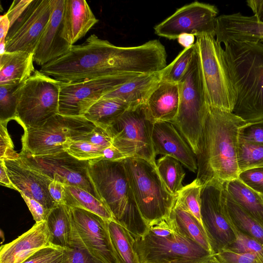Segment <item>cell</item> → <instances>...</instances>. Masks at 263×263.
<instances>
[{"label":"cell","mask_w":263,"mask_h":263,"mask_svg":"<svg viewBox=\"0 0 263 263\" xmlns=\"http://www.w3.org/2000/svg\"><path fill=\"white\" fill-rule=\"evenodd\" d=\"M30 211L35 223L45 221L50 212L36 200L21 194Z\"/></svg>","instance_id":"cell-47"},{"label":"cell","mask_w":263,"mask_h":263,"mask_svg":"<svg viewBox=\"0 0 263 263\" xmlns=\"http://www.w3.org/2000/svg\"><path fill=\"white\" fill-rule=\"evenodd\" d=\"M262 195V199H263V194H262V195Z\"/></svg>","instance_id":"cell-57"},{"label":"cell","mask_w":263,"mask_h":263,"mask_svg":"<svg viewBox=\"0 0 263 263\" xmlns=\"http://www.w3.org/2000/svg\"><path fill=\"white\" fill-rule=\"evenodd\" d=\"M0 166L1 184L16 191L15 187L12 184L9 177L3 160H0Z\"/></svg>","instance_id":"cell-53"},{"label":"cell","mask_w":263,"mask_h":263,"mask_svg":"<svg viewBox=\"0 0 263 263\" xmlns=\"http://www.w3.org/2000/svg\"><path fill=\"white\" fill-rule=\"evenodd\" d=\"M7 124V123L1 122L0 160H13L20 158V154H17L14 150L12 142L6 128Z\"/></svg>","instance_id":"cell-46"},{"label":"cell","mask_w":263,"mask_h":263,"mask_svg":"<svg viewBox=\"0 0 263 263\" xmlns=\"http://www.w3.org/2000/svg\"><path fill=\"white\" fill-rule=\"evenodd\" d=\"M246 124L232 112L209 106L196 154L198 183L238 178V134Z\"/></svg>","instance_id":"cell-2"},{"label":"cell","mask_w":263,"mask_h":263,"mask_svg":"<svg viewBox=\"0 0 263 263\" xmlns=\"http://www.w3.org/2000/svg\"><path fill=\"white\" fill-rule=\"evenodd\" d=\"M154 122L146 104L142 103L130 106L106 129L112 145L126 157L156 164L152 138Z\"/></svg>","instance_id":"cell-9"},{"label":"cell","mask_w":263,"mask_h":263,"mask_svg":"<svg viewBox=\"0 0 263 263\" xmlns=\"http://www.w3.org/2000/svg\"><path fill=\"white\" fill-rule=\"evenodd\" d=\"M22 83L0 85V122L7 123L11 120H16L17 92Z\"/></svg>","instance_id":"cell-38"},{"label":"cell","mask_w":263,"mask_h":263,"mask_svg":"<svg viewBox=\"0 0 263 263\" xmlns=\"http://www.w3.org/2000/svg\"><path fill=\"white\" fill-rule=\"evenodd\" d=\"M61 83L40 70L22 83L17 92L16 120L24 129L41 126L59 114Z\"/></svg>","instance_id":"cell-8"},{"label":"cell","mask_w":263,"mask_h":263,"mask_svg":"<svg viewBox=\"0 0 263 263\" xmlns=\"http://www.w3.org/2000/svg\"><path fill=\"white\" fill-rule=\"evenodd\" d=\"M65 0H53V10L33 53L34 62L43 66L64 55L72 46L63 33V15Z\"/></svg>","instance_id":"cell-19"},{"label":"cell","mask_w":263,"mask_h":263,"mask_svg":"<svg viewBox=\"0 0 263 263\" xmlns=\"http://www.w3.org/2000/svg\"><path fill=\"white\" fill-rule=\"evenodd\" d=\"M96 125L84 116L57 114L43 125L24 129L23 150L32 155L55 154L64 151L67 141L91 132Z\"/></svg>","instance_id":"cell-10"},{"label":"cell","mask_w":263,"mask_h":263,"mask_svg":"<svg viewBox=\"0 0 263 263\" xmlns=\"http://www.w3.org/2000/svg\"><path fill=\"white\" fill-rule=\"evenodd\" d=\"M20 156L28 165L52 181L81 187L103 201L89 175V160H79L65 151L55 154L34 156L22 149Z\"/></svg>","instance_id":"cell-13"},{"label":"cell","mask_w":263,"mask_h":263,"mask_svg":"<svg viewBox=\"0 0 263 263\" xmlns=\"http://www.w3.org/2000/svg\"><path fill=\"white\" fill-rule=\"evenodd\" d=\"M237 160L239 173L263 167V145L238 140Z\"/></svg>","instance_id":"cell-34"},{"label":"cell","mask_w":263,"mask_h":263,"mask_svg":"<svg viewBox=\"0 0 263 263\" xmlns=\"http://www.w3.org/2000/svg\"><path fill=\"white\" fill-rule=\"evenodd\" d=\"M196 49L195 43L184 48L162 71L161 80L178 84L185 75Z\"/></svg>","instance_id":"cell-36"},{"label":"cell","mask_w":263,"mask_h":263,"mask_svg":"<svg viewBox=\"0 0 263 263\" xmlns=\"http://www.w3.org/2000/svg\"><path fill=\"white\" fill-rule=\"evenodd\" d=\"M52 246L65 249L69 246L72 231L70 208L63 204L52 209L46 219Z\"/></svg>","instance_id":"cell-28"},{"label":"cell","mask_w":263,"mask_h":263,"mask_svg":"<svg viewBox=\"0 0 263 263\" xmlns=\"http://www.w3.org/2000/svg\"><path fill=\"white\" fill-rule=\"evenodd\" d=\"M64 187L66 205L90 211L107 221L115 220L111 212L103 201L81 187L67 185H64Z\"/></svg>","instance_id":"cell-30"},{"label":"cell","mask_w":263,"mask_h":263,"mask_svg":"<svg viewBox=\"0 0 263 263\" xmlns=\"http://www.w3.org/2000/svg\"><path fill=\"white\" fill-rule=\"evenodd\" d=\"M180 103L178 84L161 80L145 104L149 114L156 121L173 122Z\"/></svg>","instance_id":"cell-23"},{"label":"cell","mask_w":263,"mask_h":263,"mask_svg":"<svg viewBox=\"0 0 263 263\" xmlns=\"http://www.w3.org/2000/svg\"><path fill=\"white\" fill-rule=\"evenodd\" d=\"M238 140L263 145V120L242 126L239 130Z\"/></svg>","instance_id":"cell-43"},{"label":"cell","mask_w":263,"mask_h":263,"mask_svg":"<svg viewBox=\"0 0 263 263\" xmlns=\"http://www.w3.org/2000/svg\"><path fill=\"white\" fill-rule=\"evenodd\" d=\"M48 190L51 198L57 204H65V191L62 183L53 180L50 183Z\"/></svg>","instance_id":"cell-49"},{"label":"cell","mask_w":263,"mask_h":263,"mask_svg":"<svg viewBox=\"0 0 263 263\" xmlns=\"http://www.w3.org/2000/svg\"><path fill=\"white\" fill-rule=\"evenodd\" d=\"M64 250L54 246L45 247L34 253L22 263H50L61 257Z\"/></svg>","instance_id":"cell-45"},{"label":"cell","mask_w":263,"mask_h":263,"mask_svg":"<svg viewBox=\"0 0 263 263\" xmlns=\"http://www.w3.org/2000/svg\"><path fill=\"white\" fill-rule=\"evenodd\" d=\"M178 85L179 107L173 123L196 155L209 108L196 46L190 64Z\"/></svg>","instance_id":"cell-6"},{"label":"cell","mask_w":263,"mask_h":263,"mask_svg":"<svg viewBox=\"0 0 263 263\" xmlns=\"http://www.w3.org/2000/svg\"><path fill=\"white\" fill-rule=\"evenodd\" d=\"M72 141H81L104 148L112 145V139L106 129L96 126L90 132L84 134Z\"/></svg>","instance_id":"cell-42"},{"label":"cell","mask_w":263,"mask_h":263,"mask_svg":"<svg viewBox=\"0 0 263 263\" xmlns=\"http://www.w3.org/2000/svg\"><path fill=\"white\" fill-rule=\"evenodd\" d=\"M231 228L235 237V240L233 244L228 248L237 253L263 252V245L259 241L239 231L234 224Z\"/></svg>","instance_id":"cell-41"},{"label":"cell","mask_w":263,"mask_h":263,"mask_svg":"<svg viewBox=\"0 0 263 263\" xmlns=\"http://www.w3.org/2000/svg\"><path fill=\"white\" fill-rule=\"evenodd\" d=\"M107 226L118 263H139L129 232L115 220L107 221Z\"/></svg>","instance_id":"cell-31"},{"label":"cell","mask_w":263,"mask_h":263,"mask_svg":"<svg viewBox=\"0 0 263 263\" xmlns=\"http://www.w3.org/2000/svg\"><path fill=\"white\" fill-rule=\"evenodd\" d=\"M130 106L120 100L103 97L92 105L84 116L96 126L106 129Z\"/></svg>","instance_id":"cell-29"},{"label":"cell","mask_w":263,"mask_h":263,"mask_svg":"<svg viewBox=\"0 0 263 263\" xmlns=\"http://www.w3.org/2000/svg\"><path fill=\"white\" fill-rule=\"evenodd\" d=\"M152 138L156 155L170 156L191 172L197 171L196 155L172 122H155Z\"/></svg>","instance_id":"cell-20"},{"label":"cell","mask_w":263,"mask_h":263,"mask_svg":"<svg viewBox=\"0 0 263 263\" xmlns=\"http://www.w3.org/2000/svg\"><path fill=\"white\" fill-rule=\"evenodd\" d=\"M62 263L105 262L96 258L88 251L72 224L71 241L69 247L64 250Z\"/></svg>","instance_id":"cell-37"},{"label":"cell","mask_w":263,"mask_h":263,"mask_svg":"<svg viewBox=\"0 0 263 263\" xmlns=\"http://www.w3.org/2000/svg\"><path fill=\"white\" fill-rule=\"evenodd\" d=\"M10 27V23L6 14L1 15L0 17V43H6V39Z\"/></svg>","instance_id":"cell-52"},{"label":"cell","mask_w":263,"mask_h":263,"mask_svg":"<svg viewBox=\"0 0 263 263\" xmlns=\"http://www.w3.org/2000/svg\"><path fill=\"white\" fill-rule=\"evenodd\" d=\"M69 208L72 224L88 251L105 263H118L107 221L90 211Z\"/></svg>","instance_id":"cell-17"},{"label":"cell","mask_w":263,"mask_h":263,"mask_svg":"<svg viewBox=\"0 0 263 263\" xmlns=\"http://www.w3.org/2000/svg\"><path fill=\"white\" fill-rule=\"evenodd\" d=\"M217 8L211 4L194 1L178 9L156 25L155 34L169 40L177 39L182 34L198 36L203 34L215 36Z\"/></svg>","instance_id":"cell-15"},{"label":"cell","mask_w":263,"mask_h":263,"mask_svg":"<svg viewBox=\"0 0 263 263\" xmlns=\"http://www.w3.org/2000/svg\"><path fill=\"white\" fill-rule=\"evenodd\" d=\"M33 53L5 52L0 55V85L20 84L35 70Z\"/></svg>","instance_id":"cell-25"},{"label":"cell","mask_w":263,"mask_h":263,"mask_svg":"<svg viewBox=\"0 0 263 263\" xmlns=\"http://www.w3.org/2000/svg\"><path fill=\"white\" fill-rule=\"evenodd\" d=\"M223 44L235 94L232 112L246 123L263 120V44L228 41Z\"/></svg>","instance_id":"cell-3"},{"label":"cell","mask_w":263,"mask_h":263,"mask_svg":"<svg viewBox=\"0 0 263 263\" xmlns=\"http://www.w3.org/2000/svg\"><path fill=\"white\" fill-rule=\"evenodd\" d=\"M168 218L182 235L213 254L203 224L193 215L175 203Z\"/></svg>","instance_id":"cell-27"},{"label":"cell","mask_w":263,"mask_h":263,"mask_svg":"<svg viewBox=\"0 0 263 263\" xmlns=\"http://www.w3.org/2000/svg\"><path fill=\"white\" fill-rule=\"evenodd\" d=\"M195 44L208 106L232 112L235 94L224 49L212 35L196 36Z\"/></svg>","instance_id":"cell-7"},{"label":"cell","mask_w":263,"mask_h":263,"mask_svg":"<svg viewBox=\"0 0 263 263\" xmlns=\"http://www.w3.org/2000/svg\"><path fill=\"white\" fill-rule=\"evenodd\" d=\"M162 71L139 75L108 92L103 98L117 99L130 106L145 103L161 81Z\"/></svg>","instance_id":"cell-24"},{"label":"cell","mask_w":263,"mask_h":263,"mask_svg":"<svg viewBox=\"0 0 263 263\" xmlns=\"http://www.w3.org/2000/svg\"><path fill=\"white\" fill-rule=\"evenodd\" d=\"M156 167L167 189L176 197L184 186L182 181L185 174L180 163L170 156H163L157 160Z\"/></svg>","instance_id":"cell-33"},{"label":"cell","mask_w":263,"mask_h":263,"mask_svg":"<svg viewBox=\"0 0 263 263\" xmlns=\"http://www.w3.org/2000/svg\"><path fill=\"white\" fill-rule=\"evenodd\" d=\"M247 4L258 21L263 23V0L247 1Z\"/></svg>","instance_id":"cell-51"},{"label":"cell","mask_w":263,"mask_h":263,"mask_svg":"<svg viewBox=\"0 0 263 263\" xmlns=\"http://www.w3.org/2000/svg\"><path fill=\"white\" fill-rule=\"evenodd\" d=\"M238 178L254 191L263 194V167L240 172Z\"/></svg>","instance_id":"cell-44"},{"label":"cell","mask_w":263,"mask_h":263,"mask_svg":"<svg viewBox=\"0 0 263 263\" xmlns=\"http://www.w3.org/2000/svg\"><path fill=\"white\" fill-rule=\"evenodd\" d=\"M223 187L229 196L263 227L262 195L238 178L223 181Z\"/></svg>","instance_id":"cell-26"},{"label":"cell","mask_w":263,"mask_h":263,"mask_svg":"<svg viewBox=\"0 0 263 263\" xmlns=\"http://www.w3.org/2000/svg\"><path fill=\"white\" fill-rule=\"evenodd\" d=\"M161 63V49L155 40L120 47L93 34L40 71L59 81L71 82L125 73H155L160 70Z\"/></svg>","instance_id":"cell-1"},{"label":"cell","mask_w":263,"mask_h":263,"mask_svg":"<svg viewBox=\"0 0 263 263\" xmlns=\"http://www.w3.org/2000/svg\"><path fill=\"white\" fill-rule=\"evenodd\" d=\"M174 227V233L167 236L147 232L134 240L139 263H204L213 255Z\"/></svg>","instance_id":"cell-11"},{"label":"cell","mask_w":263,"mask_h":263,"mask_svg":"<svg viewBox=\"0 0 263 263\" xmlns=\"http://www.w3.org/2000/svg\"><path fill=\"white\" fill-rule=\"evenodd\" d=\"M201 216L213 254L231 247L235 240L224 202L223 181L213 180L202 186Z\"/></svg>","instance_id":"cell-14"},{"label":"cell","mask_w":263,"mask_h":263,"mask_svg":"<svg viewBox=\"0 0 263 263\" xmlns=\"http://www.w3.org/2000/svg\"><path fill=\"white\" fill-rule=\"evenodd\" d=\"M214 255L221 263H263V252L237 253L226 248Z\"/></svg>","instance_id":"cell-40"},{"label":"cell","mask_w":263,"mask_h":263,"mask_svg":"<svg viewBox=\"0 0 263 263\" xmlns=\"http://www.w3.org/2000/svg\"><path fill=\"white\" fill-rule=\"evenodd\" d=\"M202 186L195 179L178 193L175 203L193 215L202 224L201 216Z\"/></svg>","instance_id":"cell-35"},{"label":"cell","mask_w":263,"mask_h":263,"mask_svg":"<svg viewBox=\"0 0 263 263\" xmlns=\"http://www.w3.org/2000/svg\"><path fill=\"white\" fill-rule=\"evenodd\" d=\"M63 255L61 257H59L57 259H56V260H54L52 262H50V263H62V259H63Z\"/></svg>","instance_id":"cell-56"},{"label":"cell","mask_w":263,"mask_h":263,"mask_svg":"<svg viewBox=\"0 0 263 263\" xmlns=\"http://www.w3.org/2000/svg\"><path fill=\"white\" fill-rule=\"evenodd\" d=\"M98 21L86 1L65 0L63 33L70 45L83 37Z\"/></svg>","instance_id":"cell-22"},{"label":"cell","mask_w":263,"mask_h":263,"mask_svg":"<svg viewBox=\"0 0 263 263\" xmlns=\"http://www.w3.org/2000/svg\"><path fill=\"white\" fill-rule=\"evenodd\" d=\"M195 36L191 34H182L177 39L178 42L184 48H189L195 43Z\"/></svg>","instance_id":"cell-54"},{"label":"cell","mask_w":263,"mask_h":263,"mask_svg":"<svg viewBox=\"0 0 263 263\" xmlns=\"http://www.w3.org/2000/svg\"><path fill=\"white\" fill-rule=\"evenodd\" d=\"M53 0H31L20 16L10 25L6 39V52L34 53L48 25Z\"/></svg>","instance_id":"cell-16"},{"label":"cell","mask_w":263,"mask_h":263,"mask_svg":"<svg viewBox=\"0 0 263 263\" xmlns=\"http://www.w3.org/2000/svg\"><path fill=\"white\" fill-rule=\"evenodd\" d=\"M3 161L11 182L20 194L36 200L49 211L57 205L49 192L52 181L50 178L30 167L21 158Z\"/></svg>","instance_id":"cell-18"},{"label":"cell","mask_w":263,"mask_h":263,"mask_svg":"<svg viewBox=\"0 0 263 263\" xmlns=\"http://www.w3.org/2000/svg\"><path fill=\"white\" fill-rule=\"evenodd\" d=\"M139 75L125 73L76 82H61L59 114L84 116L105 95Z\"/></svg>","instance_id":"cell-12"},{"label":"cell","mask_w":263,"mask_h":263,"mask_svg":"<svg viewBox=\"0 0 263 263\" xmlns=\"http://www.w3.org/2000/svg\"><path fill=\"white\" fill-rule=\"evenodd\" d=\"M31 0H14L6 14L11 25L22 14L30 3Z\"/></svg>","instance_id":"cell-48"},{"label":"cell","mask_w":263,"mask_h":263,"mask_svg":"<svg viewBox=\"0 0 263 263\" xmlns=\"http://www.w3.org/2000/svg\"><path fill=\"white\" fill-rule=\"evenodd\" d=\"M224 192L226 208L235 227L263 245V227L237 204L224 190Z\"/></svg>","instance_id":"cell-32"},{"label":"cell","mask_w":263,"mask_h":263,"mask_svg":"<svg viewBox=\"0 0 263 263\" xmlns=\"http://www.w3.org/2000/svg\"><path fill=\"white\" fill-rule=\"evenodd\" d=\"M105 148L87 142L72 141L70 139L64 146L65 151L80 160H90L102 157Z\"/></svg>","instance_id":"cell-39"},{"label":"cell","mask_w":263,"mask_h":263,"mask_svg":"<svg viewBox=\"0 0 263 263\" xmlns=\"http://www.w3.org/2000/svg\"><path fill=\"white\" fill-rule=\"evenodd\" d=\"M204 263H221L215 256L213 255L207 261Z\"/></svg>","instance_id":"cell-55"},{"label":"cell","mask_w":263,"mask_h":263,"mask_svg":"<svg viewBox=\"0 0 263 263\" xmlns=\"http://www.w3.org/2000/svg\"><path fill=\"white\" fill-rule=\"evenodd\" d=\"M122 161L137 205L148 227L168 218L176 197L162 180L156 164L135 157Z\"/></svg>","instance_id":"cell-5"},{"label":"cell","mask_w":263,"mask_h":263,"mask_svg":"<svg viewBox=\"0 0 263 263\" xmlns=\"http://www.w3.org/2000/svg\"><path fill=\"white\" fill-rule=\"evenodd\" d=\"M88 173L115 220L129 232L134 239L143 236L149 227L137 205L122 160H90Z\"/></svg>","instance_id":"cell-4"},{"label":"cell","mask_w":263,"mask_h":263,"mask_svg":"<svg viewBox=\"0 0 263 263\" xmlns=\"http://www.w3.org/2000/svg\"><path fill=\"white\" fill-rule=\"evenodd\" d=\"M100 158L111 161H119L127 157L113 145H111L104 149L103 157Z\"/></svg>","instance_id":"cell-50"},{"label":"cell","mask_w":263,"mask_h":263,"mask_svg":"<svg viewBox=\"0 0 263 263\" xmlns=\"http://www.w3.org/2000/svg\"><path fill=\"white\" fill-rule=\"evenodd\" d=\"M53 246L46 222L35 223L29 230L0 248V263H22L34 253Z\"/></svg>","instance_id":"cell-21"}]
</instances>
